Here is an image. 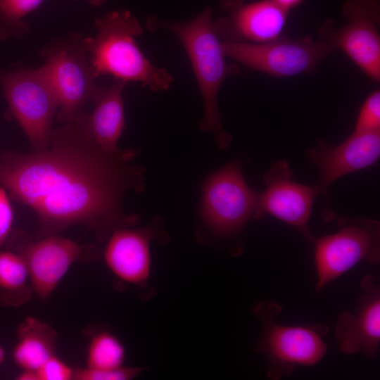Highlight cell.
I'll return each mask as SVG.
<instances>
[{
    "label": "cell",
    "instance_id": "1",
    "mask_svg": "<svg viewBox=\"0 0 380 380\" xmlns=\"http://www.w3.org/2000/svg\"><path fill=\"white\" fill-rule=\"evenodd\" d=\"M132 150L105 151L77 118L53 129L43 149L0 152V186L36 213L38 238L82 225L105 241L139 220L122 207L128 191L144 186Z\"/></svg>",
    "mask_w": 380,
    "mask_h": 380
},
{
    "label": "cell",
    "instance_id": "2",
    "mask_svg": "<svg viewBox=\"0 0 380 380\" xmlns=\"http://www.w3.org/2000/svg\"><path fill=\"white\" fill-rule=\"evenodd\" d=\"M95 37L82 39L95 77L110 75L134 82L153 91L167 90L174 82L165 69L156 67L136 43L144 29L129 11H110L94 20Z\"/></svg>",
    "mask_w": 380,
    "mask_h": 380
},
{
    "label": "cell",
    "instance_id": "3",
    "mask_svg": "<svg viewBox=\"0 0 380 380\" xmlns=\"http://www.w3.org/2000/svg\"><path fill=\"white\" fill-rule=\"evenodd\" d=\"M156 26L170 30L182 43L203 100L204 115L199 128L203 132H212L218 147L226 148L232 138L222 125L218 94L224 81L239 74L240 69L225 59L222 42L214 27L211 9L205 8L188 21H163L156 23Z\"/></svg>",
    "mask_w": 380,
    "mask_h": 380
},
{
    "label": "cell",
    "instance_id": "4",
    "mask_svg": "<svg viewBox=\"0 0 380 380\" xmlns=\"http://www.w3.org/2000/svg\"><path fill=\"white\" fill-rule=\"evenodd\" d=\"M253 311L262 326V334L255 349L267 360L270 379L278 380L290 375L297 366H314L323 359L327 350L323 340L328 332L327 325L279 324L276 318L282 308L274 300L260 302Z\"/></svg>",
    "mask_w": 380,
    "mask_h": 380
},
{
    "label": "cell",
    "instance_id": "5",
    "mask_svg": "<svg viewBox=\"0 0 380 380\" xmlns=\"http://www.w3.org/2000/svg\"><path fill=\"white\" fill-rule=\"evenodd\" d=\"M45 62L40 68L58 103V118L69 123L77 118L98 87L80 36L55 42L42 49Z\"/></svg>",
    "mask_w": 380,
    "mask_h": 380
},
{
    "label": "cell",
    "instance_id": "6",
    "mask_svg": "<svg viewBox=\"0 0 380 380\" xmlns=\"http://www.w3.org/2000/svg\"><path fill=\"white\" fill-rule=\"evenodd\" d=\"M258 195L248 186L239 163H229L211 175L203 186L202 220L218 236H234L251 219L263 216Z\"/></svg>",
    "mask_w": 380,
    "mask_h": 380
},
{
    "label": "cell",
    "instance_id": "7",
    "mask_svg": "<svg viewBox=\"0 0 380 380\" xmlns=\"http://www.w3.org/2000/svg\"><path fill=\"white\" fill-rule=\"evenodd\" d=\"M0 84L9 109L33 150L46 148L58 103L42 69L0 68Z\"/></svg>",
    "mask_w": 380,
    "mask_h": 380
},
{
    "label": "cell",
    "instance_id": "8",
    "mask_svg": "<svg viewBox=\"0 0 380 380\" xmlns=\"http://www.w3.org/2000/svg\"><path fill=\"white\" fill-rule=\"evenodd\" d=\"M317 292L361 261L380 262V224L367 218H344L334 234L315 239Z\"/></svg>",
    "mask_w": 380,
    "mask_h": 380
},
{
    "label": "cell",
    "instance_id": "9",
    "mask_svg": "<svg viewBox=\"0 0 380 380\" xmlns=\"http://www.w3.org/2000/svg\"><path fill=\"white\" fill-rule=\"evenodd\" d=\"M226 57L272 77L313 73L335 50L310 36L291 39L284 34L264 44L223 42Z\"/></svg>",
    "mask_w": 380,
    "mask_h": 380
},
{
    "label": "cell",
    "instance_id": "10",
    "mask_svg": "<svg viewBox=\"0 0 380 380\" xmlns=\"http://www.w3.org/2000/svg\"><path fill=\"white\" fill-rule=\"evenodd\" d=\"M347 18L338 27L332 20L317 30L319 40L342 51L370 80L380 82V8L378 0H348L343 6Z\"/></svg>",
    "mask_w": 380,
    "mask_h": 380
},
{
    "label": "cell",
    "instance_id": "11",
    "mask_svg": "<svg viewBox=\"0 0 380 380\" xmlns=\"http://www.w3.org/2000/svg\"><path fill=\"white\" fill-rule=\"evenodd\" d=\"M10 244L25 260L31 288L40 299L50 296L74 262L88 259L92 253L91 247L57 234L30 241L18 232L13 234Z\"/></svg>",
    "mask_w": 380,
    "mask_h": 380
},
{
    "label": "cell",
    "instance_id": "12",
    "mask_svg": "<svg viewBox=\"0 0 380 380\" xmlns=\"http://www.w3.org/2000/svg\"><path fill=\"white\" fill-rule=\"evenodd\" d=\"M310 161L317 167L319 178L315 184L319 196L324 197L323 217L331 219L334 213L327 199L330 186L340 177L374 165L380 156V131L355 132L337 146L319 140L308 152Z\"/></svg>",
    "mask_w": 380,
    "mask_h": 380
},
{
    "label": "cell",
    "instance_id": "13",
    "mask_svg": "<svg viewBox=\"0 0 380 380\" xmlns=\"http://www.w3.org/2000/svg\"><path fill=\"white\" fill-rule=\"evenodd\" d=\"M286 160L275 162L264 177L265 190L258 195L262 215L269 214L294 227L305 240L315 238L308 227L315 199L319 196L316 185L306 186L293 181Z\"/></svg>",
    "mask_w": 380,
    "mask_h": 380
},
{
    "label": "cell",
    "instance_id": "14",
    "mask_svg": "<svg viewBox=\"0 0 380 380\" xmlns=\"http://www.w3.org/2000/svg\"><path fill=\"white\" fill-rule=\"evenodd\" d=\"M227 16L213 20L223 42L264 44L281 37L289 12L272 0H224Z\"/></svg>",
    "mask_w": 380,
    "mask_h": 380
},
{
    "label": "cell",
    "instance_id": "15",
    "mask_svg": "<svg viewBox=\"0 0 380 380\" xmlns=\"http://www.w3.org/2000/svg\"><path fill=\"white\" fill-rule=\"evenodd\" d=\"M361 294L354 312L344 311L338 317L335 336L343 354L361 352L375 360L380 345V288L372 275L360 283Z\"/></svg>",
    "mask_w": 380,
    "mask_h": 380
},
{
    "label": "cell",
    "instance_id": "16",
    "mask_svg": "<svg viewBox=\"0 0 380 380\" xmlns=\"http://www.w3.org/2000/svg\"><path fill=\"white\" fill-rule=\"evenodd\" d=\"M122 227L108 238L103 253L105 262L120 280L141 286L148 279L151 271L150 229Z\"/></svg>",
    "mask_w": 380,
    "mask_h": 380
},
{
    "label": "cell",
    "instance_id": "17",
    "mask_svg": "<svg viewBox=\"0 0 380 380\" xmlns=\"http://www.w3.org/2000/svg\"><path fill=\"white\" fill-rule=\"evenodd\" d=\"M126 84L114 79L108 87H98L91 99L92 112L79 116L96 141L108 152L119 149L118 142L125 127L122 93Z\"/></svg>",
    "mask_w": 380,
    "mask_h": 380
},
{
    "label": "cell",
    "instance_id": "18",
    "mask_svg": "<svg viewBox=\"0 0 380 380\" xmlns=\"http://www.w3.org/2000/svg\"><path fill=\"white\" fill-rule=\"evenodd\" d=\"M18 338L12 355L23 370L36 371L55 355L56 333L51 326L37 319L27 317L18 327Z\"/></svg>",
    "mask_w": 380,
    "mask_h": 380
},
{
    "label": "cell",
    "instance_id": "19",
    "mask_svg": "<svg viewBox=\"0 0 380 380\" xmlns=\"http://www.w3.org/2000/svg\"><path fill=\"white\" fill-rule=\"evenodd\" d=\"M29 273L23 258L13 251H0V298L8 305H20L30 299Z\"/></svg>",
    "mask_w": 380,
    "mask_h": 380
},
{
    "label": "cell",
    "instance_id": "20",
    "mask_svg": "<svg viewBox=\"0 0 380 380\" xmlns=\"http://www.w3.org/2000/svg\"><path fill=\"white\" fill-rule=\"evenodd\" d=\"M125 357L122 342L110 332L101 331L90 339L86 367L97 370L118 368L122 366Z\"/></svg>",
    "mask_w": 380,
    "mask_h": 380
},
{
    "label": "cell",
    "instance_id": "21",
    "mask_svg": "<svg viewBox=\"0 0 380 380\" xmlns=\"http://www.w3.org/2000/svg\"><path fill=\"white\" fill-rule=\"evenodd\" d=\"M44 0H0V38L20 37L28 29L23 19Z\"/></svg>",
    "mask_w": 380,
    "mask_h": 380
},
{
    "label": "cell",
    "instance_id": "22",
    "mask_svg": "<svg viewBox=\"0 0 380 380\" xmlns=\"http://www.w3.org/2000/svg\"><path fill=\"white\" fill-rule=\"evenodd\" d=\"M380 131V91H372L364 101L358 113L355 132Z\"/></svg>",
    "mask_w": 380,
    "mask_h": 380
},
{
    "label": "cell",
    "instance_id": "23",
    "mask_svg": "<svg viewBox=\"0 0 380 380\" xmlns=\"http://www.w3.org/2000/svg\"><path fill=\"white\" fill-rule=\"evenodd\" d=\"M142 369L134 367H120L106 370L92 369L87 367L74 370L75 380H129L137 376Z\"/></svg>",
    "mask_w": 380,
    "mask_h": 380
},
{
    "label": "cell",
    "instance_id": "24",
    "mask_svg": "<svg viewBox=\"0 0 380 380\" xmlns=\"http://www.w3.org/2000/svg\"><path fill=\"white\" fill-rule=\"evenodd\" d=\"M74 369L56 357L48 358L37 370L38 380L73 379Z\"/></svg>",
    "mask_w": 380,
    "mask_h": 380
},
{
    "label": "cell",
    "instance_id": "25",
    "mask_svg": "<svg viewBox=\"0 0 380 380\" xmlns=\"http://www.w3.org/2000/svg\"><path fill=\"white\" fill-rule=\"evenodd\" d=\"M13 222V210L7 191L0 186V246L8 240Z\"/></svg>",
    "mask_w": 380,
    "mask_h": 380
},
{
    "label": "cell",
    "instance_id": "26",
    "mask_svg": "<svg viewBox=\"0 0 380 380\" xmlns=\"http://www.w3.org/2000/svg\"><path fill=\"white\" fill-rule=\"evenodd\" d=\"M280 7L289 12L292 8L300 5L304 0H272Z\"/></svg>",
    "mask_w": 380,
    "mask_h": 380
},
{
    "label": "cell",
    "instance_id": "27",
    "mask_svg": "<svg viewBox=\"0 0 380 380\" xmlns=\"http://www.w3.org/2000/svg\"><path fill=\"white\" fill-rule=\"evenodd\" d=\"M17 379L38 380V377L36 371L25 369L17 376Z\"/></svg>",
    "mask_w": 380,
    "mask_h": 380
},
{
    "label": "cell",
    "instance_id": "28",
    "mask_svg": "<svg viewBox=\"0 0 380 380\" xmlns=\"http://www.w3.org/2000/svg\"><path fill=\"white\" fill-rule=\"evenodd\" d=\"M107 0H88L89 3L94 6H100L103 4Z\"/></svg>",
    "mask_w": 380,
    "mask_h": 380
},
{
    "label": "cell",
    "instance_id": "29",
    "mask_svg": "<svg viewBox=\"0 0 380 380\" xmlns=\"http://www.w3.org/2000/svg\"><path fill=\"white\" fill-rule=\"evenodd\" d=\"M5 352L3 348L0 346V364L4 360Z\"/></svg>",
    "mask_w": 380,
    "mask_h": 380
}]
</instances>
